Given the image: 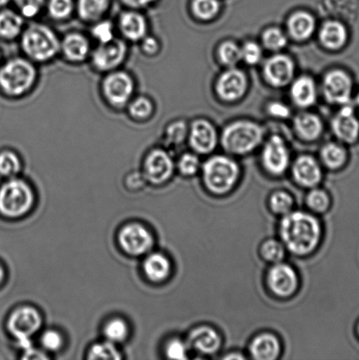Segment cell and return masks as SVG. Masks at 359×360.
<instances>
[{
    "mask_svg": "<svg viewBox=\"0 0 359 360\" xmlns=\"http://www.w3.org/2000/svg\"><path fill=\"white\" fill-rule=\"evenodd\" d=\"M200 165L199 158L195 155L186 153L183 155L178 161V169L182 174L191 176L198 171Z\"/></svg>",
    "mask_w": 359,
    "mask_h": 360,
    "instance_id": "bcb514c9",
    "label": "cell"
},
{
    "mask_svg": "<svg viewBox=\"0 0 359 360\" xmlns=\"http://www.w3.org/2000/svg\"><path fill=\"white\" fill-rule=\"evenodd\" d=\"M186 347L179 340H172L168 344L167 347V354L169 359H185L186 357Z\"/></svg>",
    "mask_w": 359,
    "mask_h": 360,
    "instance_id": "c3c4849f",
    "label": "cell"
},
{
    "mask_svg": "<svg viewBox=\"0 0 359 360\" xmlns=\"http://www.w3.org/2000/svg\"><path fill=\"white\" fill-rule=\"evenodd\" d=\"M73 10L72 0H49L48 11L53 19L62 20L70 17Z\"/></svg>",
    "mask_w": 359,
    "mask_h": 360,
    "instance_id": "74e56055",
    "label": "cell"
},
{
    "mask_svg": "<svg viewBox=\"0 0 359 360\" xmlns=\"http://www.w3.org/2000/svg\"><path fill=\"white\" fill-rule=\"evenodd\" d=\"M4 278V271L2 269V267L0 266V283H1Z\"/></svg>",
    "mask_w": 359,
    "mask_h": 360,
    "instance_id": "11a10c76",
    "label": "cell"
},
{
    "mask_svg": "<svg viewBox=\"0 0 359 360\" xmlns=\"http://www.w3.org/2000/svg\"><path fill=\"white\" fill-rule=\"evenodd\" d=\"M291 95L299 107L307 108L315 103L316 87L314 80L309 77H301L291 88Z\"/></svg>",
    "mask_w": 359,
    "mask_h": 360,
    "instance_id": "d4e9b609",
    "label": "cell"
},
{
    "mask_svg": "<svg viewBox=\"0 0 359 360\" xmlns=\"http://www.w3.org/2000/svg\"><path fill=\"white\" fill-rule=\"evenodd\" d=\"M357 103H358V107H359V93H358V96H357Z\"/></svg>",
    "mask_w": 359,
    "mask_h": 360,
    "instance_id": "6f0895ef",
    "label": "cell"
},
{
    "mask_svg": "<svg viewBox=\"0 0 359 360\" xmlns=\"http://www.w3.org/2000/svg\"><path fill=\"white\" fill-rule=\"evenodd\" d=\"M251 352L256 359H275L280 352V342L273 335H260L253 340L251 345Z\"/></svg>",
    "mask_w": 359,
    "mask_h": 360,
    "instance_id": "cb8c5ba5",
    "label": "cell"
},
{
    "mask_svg": "<svg viewBox=\"0 0 359 360\" xmlns=\"http://www.w3.org/2000/svg\"><path fill=\"white\" fill-rule=\"evenodd\" d=\"M91 34L100 44H107L115 40L114 25L109 20H98L91 30Z\"/></svg>",
    "mask_w": 359,
    "mask_h": 360,
    "instance_id": "ab89813d",
    "label": "cell"
},
{
    "mask_svg": "<svg viewBox=\"0 0 359 360\" xmlns=\"http://www.w3.org/2000/svg\"><path fill=\"white\" fill-rule=\"evenodd\" d=\"M135 82L129 73L112 70L102 82V93L112 107L122 108L131 101Z\"/></svg>",
    "mask_w": 359,
    "mask_h": 360,
    "instance_id": "52a82bcc",
    "label": "cell"
},
{
    "mask_svg": "<svg viewBox=\"0 0 359 360\" xmlns=\"http://www.w3.org/2000/svg\"><path fill=\"white\" fill-rule=\"evenodd\" d=\"M268 284L274 294L281 297H287L296 290L297 275L291 266L279 264L270 270Z\"/></svg>",
    "mask_w": 359,
    "mask_h": 360,
    "instance_id": "2e32d148",
    "label": "cell"
},
{
    "mask_svg": "<svg viewBox=\"0 0 359 360\" xmlns=\"http://www.w3.org/2000/svg\"><path fill=\"white\" fill-rule=\"evenodd\" d=\"M219 58L225 65L232 66L237 65L239 60L242 59L241 49L235 42L226 41L220 46Z\"/></svg>",
    "mask_w": 359,
    "mask_h": 360,
    "instance_id": "d590c367",
    "label": "cell"
},
{
    "mask_svg": "<svg viewBox=\"0 0 359 360\" xmlns=\"http://www.w3.org/2000/svg\"><path fill=\"white\" fill-rule=\"evenodd\" d=\"M332 129L336 136L342 142L354 143L359 137V120L353 108L344 105L332 122Z\"/></svg>",
    "mask_w": 359,
    "mask_h": 360,
    "instance_id": "e0dca14e",
    "label": "cell"
},
{
    "mask_svg": "<svg viewBox=\"0 0 359 360\" xmlns=\"http://www.w3.org/2000/svg\"><path fill=\"white\" fill-rule=\"evenodd\" d=\"M242 59H244L248 65H256L262 58V49L256 42H246L244 47L241 49Z\"/></svg>",
    "mask_w": 359,
    "mask_h": 360,
    "instance_id": "f6af8a7d",
    "label": "cell"
},
{
    "mask_svg": "<svg viewBox=\"0 0 359 360\" xmlns=\"http://www.w3.org/2000/svg\"><path fill=\"white\" fill-rule=\"evenodd\" d=\"M119 27L123 37L130 41H141L148 34L146 18L135 11H128L121 14Z\"/></svg>",
    "mask_w": 359,
    "mask_h": 360,
    "instance_id": "d6986e66",
    "label": "cell"
},
{
    "mask_svg": "<svg viewBox=\"0 0 359 360\" xmlns=\"http://www.w3.org/2000/svg\"><path fill=\"white\" fill-rule=\"evenodd\" d=\"M263 41L267 49L270 51H280L287 44V39L279 28L272 27L265 31Z\"/></svg>",
    "mask_w": 359,
    "mask_h": 360,
    "instance_id": "8d00e7d4",
    "label": "cell"
},
{
    "mask_svg": "<svg viewBox=\"0 0 359 360\" xmlns=\"http://www.w3.org/2000/svg\"><path fill=\"white\" fill-rule=\"evenodd\" d=\"M174 170V161L164 150H151L144 161V177L156 185L170 179Z\"/></svg>",
    "mask_w": 359,
    "mask_h": 360,
    "instance_id": "30bf717a",
    "label": "cell"
},
{
    "mask_svg": "<svg viewBox=\"0 0 359 360\" xmlns=\"http://www.w3.org/2000/svg\"><path fill=\"white\" fill-rule=\"evenodd\" d=\"M20 158L13 151L5 150L0 153V174L11 177L20 171Z\"/></svg>",
    "mask_w": 359,
    "mask_h": 360,
    "instance_id": "836d02e7",
    "label": "cell"
},
{
    "mask_svg": "<svg viewBox=\"0 0 359 360\" xmlns=\"http://www.w3.org/2000/svg\"><path fill=\"white\" fill-rule=\"evenodd\" d=\"M270 207L275 213L287 214L293 207V199L287 193L278 192L270 198Z\"/></svg>",
    "mask_w": 359,
    "mask_h": 360,
    "instance_id": "b9f144b4",
    "label": "cell"
},
{
    "mask_svg": "<svg viewBox=\"0 0 359 360\" xmlns=\"http://www.w3.org/2000/svg\"><path fill=\"white\" fill-rule=\"evenodd\" d=\"M9 0H0V7L6 6L8 3Z\"/></svg>",
    "mask_w": 359,
    "mask_h": 360,
    "instance_id": "9f6ffc18",
    "label": "cell"
},
{
    "mask_svg": "<svg viewBox=\"0 0 359 360\" xmlns=\"http://www.w3.org/2000/svg\"><path fill=\"white\" fill-rule=\"evenodd\" d=\"M268 111L270 115L279 118H287L290 115V109L287 108V105L279 103V102H273L270 104Z\"/></svg>",
    "mask_w": 359,
    "mask_h": 360,
    "instance_id": "816d5d0a",
    "label": "cell"
},
{
    "mask_svg": "<svg viewBox=\"0 0 359 360\" xmlns=\"http://www.w3.org/2000/svg\"><path fill=\"white\" fill-rule=\"evenodd\" d=\"M141 41H142L143 52L147 56H153L159 51V42L156 38L146 35Z\"/></svg>",
    "mask_w": 359,
    "mask_h": 360,
    "instance_id": "f907efd6",
    "label": "cell"
},
{
    "mask_svg": "<svg viewBox=\"0 0 359 360\" xmlns=\"http://www.w3.org/2000/svg\"><path fill=\"white\" fill-rule=\"evenodd\" d=\"M154 105L147 97L133 98L129 103V112L131 118L137 122H143L153 115Z\"/></svg>",
    "mask_w": 359,
    "mask_h": 360,
    "instance_id": "1f68e13d",
    "label": "cell"
},
{
    "mask_svg": "<svg viewBox=\"0 0 359 360\" xmlns=\"http://www.w3.org/2000/svg\"><path fill=\"white\" fill-rule=\"evenodd\" d=\"M119 242L126 253L139 256L150 250L153 245V238L143 226L131 224L122 229L119 235Z\"/></svg>",
    "mask_w": 359,
    "mask_h": 360,
    "instance_id": "8fae6325",
    "label": "cell"
},
{
    "mask_svg": "<svg viewBox=\"0 0 359 360\" xmlns=\"http://www.w3.org/2000/svg\"><path fill=\"white\" fill-rule=\"evenodd\" d=\"M185 136V125L184 122H178L172 123L167 130V139L168 143H181Z\"/></svg>",
    "mask_w": 359,
    "mask_h": 360,
    "instance_id": "7dc6e473",
    "label": "cell"
},
{
    "mask_svg": "<svg viewBox=\"0 0 359 360\" xmlns=\"http://www.w3.org/2000/svg\"><path fill=\"white\" fill-rule=\"evenodd\" d=\"M105 335L112 343H119L128 336V326L121 319L112 320L105 328Z\"/></svg>",
    "mask_w": 359,
    "mask_h": 360,
    "instance_id": "f35d334b",
    "label": "cell"
},
{
    "mask_svg": "<svg viewBox=\"0 0 359 360\" xmlns=\"http://www.w3.org/2000/svg\"><path fill=\"white\" fill-rule=\"evenodd\" d=\"M24 359H47L41 354V352L33 350V349H30V350L26 351V356H25Z\"/></svg>",
    "mask_w": 359,
    "mask_h": 360,
    "instance_id": "db71d44e",
    "label": "cell"
},
{
    "mask_svg": "<svg viewBox=\"0 0 359 360\" xmlns=\"http://www.w3.org/2000/svg\"><path fill=\"white\" fill-rule=\"evenodd\" d=\"M348 32L344 25L339 21H328L320 31V40L326 49L339 51L346 44Z\"/></svg>",
    "mask_w": 359,
    "mask_h": 360,
    "instance_id": "603a6c76",
    "label": "cell"
},
{
    "mask_svg": "<svg viewBox=\"0 0 359 360\" xmlns=\"http://www.w3.org/2000/svg\"><path fill=\"white\" fill-rule=\"evenodd\" d=\"M60 51L63 52L65 58L70 62H83L91 51L90 42L83 34H69L61 41Z\"/></svg>",
    "mask_w": 359,
    "mask_h": 360,
    "instance_id": "ffe728a7",
    "label": "cell"
},
{
    "mask_svg": "<svg viewBox=\"0 0 359 360\" xmlns=\"http://www.w3.org/2000/svg\"><path fill=\"white\" fill-rule=\"evenodd\" d=\"M41 326L40 314L37 310L28 307L17 309L12 314L8 321V329L18 340L30 338L32 335L37 333Z\"/></svg>",
    "mask_w": 359,
    "mask_h": 360,
    "instance_id": "4fadbf2b",
    "label": "cell"
},
{
    "mask_svg": "<svg viewBox=\"0 0 359 360\" xmlns=\"http://www.w3.org/2000/svg\"><path fill=\"white\" fill-rule=\"evenodd\" d=\"M353 82L344 70H335L327 73L323 80V93L330 103L346 105L353 96Z\"/></svg>",
    "mask_w": 359,
    "mask_h": 360,
    "instance_id": "ba28073f",
    "label": "cell"
},
{
    "mask_svg": "<svg viewBox=\"0 0 359 360\" xmlns=\"http://www.w3.org/2000/svg\"><path fill=\"white\" fill-rule=\"evenodd\" d=\"M287 25L292 37L299 41L311 37L315 30L314 17L305 12L294 13L288 20Z\"/></svg>",
    "mask_w": 359,
    "mask_h": 360,
    "instance_id": "484cf974",
    "label": "cell"
},
{
    "mask_svg": "<svg viewBox=\"0 0 359 360\" xmlns=\"http://www.w3.org/2000/svg\"><path fill=\"white\" fill-rule=\"evenodd\" d=\"M217 139L216 130L209 122L197 120L192 123L190 143L197 153H211L216 146Z\"/></svg>",
    "mask_w": 359,
    "mask_h": 360,
    "instance_id": "ac0fdd59",
    "label": "cell"
},
{
    "mask_svg": "<svg viewBox=\"0 0 359 360\" xmlns=\"http://www.w3.org/2000/svg\"><path fill=\"white\" fill-rule=\"evenodd\" d=\"M248 87L247 77L240 70L231 69L221 76L217 93L224 101H234L244 96Z\"/></svg>",
    "mask_w": 359,
    "mask_h": 360,
    "instance_id": "9a60e30c",
    "label": "cell"
},
{
    "mask_svg": "<svg viewBox=\"0 0 359 360\" xmlns=\"http://www.w3.org/2000/svg\"><path fill=\"white\" fill-rule=\"evenodd\" d=\"M20 15L32 19L40 13L44 5V0H15Z\"/></svg>",
    "mask_w": 359,
    "mask_h": 360,
    "instance_id": "7bdbcfd3",
    "label": "cell"
},
{
    "mask_svg": "<svg viewBox=\"0 0 359 360\" xmlns=\"http://www.w3.org/2000/svg\"><path fill=\"white\" fill-rule=\"evenodd\" d=\"M280 233L285 245L292 252L306 255L318 245L321 228L312 215L296 212L283 219Z\"/></svg>",
    "mask_w": 359,
    "mask_h": 360,
    "instance_id": "6da1fadb",
    "label": "cell"
},
{
    "mask_svg": "<svg viewBox=\"0 0 359 360\" xmlns=\"http://www.w3.org/2000/svg\"><path fill=\"white\" fill-rule=\"evenodd\" d=\"M322 160L327 167L333 170L339 169L346 163V150L339 143H330L322 148Z\"/></svg>",
    "mask_w": 359,
    "mask_h": 360,
    "instance_id": "4dcf8cb0",
    "label": "cell"
},
{
    "mask_svg": "<svg viewBox=\"0 0 359 360\" xmlns=\"http://www.w3.org/2000/svg\"><path fill=\"white\" fill-rule=\"evenodd\" d=\"M128 54V47L124 41L112 40L102 44L95 49L91 56L93 65L102 72H111L122 65Z\"/></svg>",
    "mask_w": 359,
    "mask_h": 360,
    "instance_id": "9c48e42d",
    "label": "cell"
},
{
    "mask_svg": "<svg viewBox=\"0 0 359 360\" xmlns=\"http://www.w3.org/2000/svg\"><path fill=\"white\" fill-rule=\"evenodd\" d=\"M37 79V70L27 59H11L0 68V89L9 96L20 97L27 94Z\"/></svg>",
    "mask_w": 359,
    "mask_h": 360,
    "instance_id": "3957f363",
    "label": "cell"
},
{
    "mask_svg": "<svg viewBox=\"0 0 359 360\" xmlns=\"http://www.w3.org/2000/svg\"><path fill=\"white\" fill-rule=\"evenodd\" d=\"M207 188L216 193L228 192L239 176L238 165L230 158L219 156L210 158L203 168Z\"/></svg>",
    "mask_w": 359,
    "mask_h": 360,
    "instance_id": "8992f818",
    "label": "cell"
},
{
    "mask_svg": "<svg viewBox=\"0 0 359 360\" xmlns=\"http://www.w3.org/2000/svg\"><path fill=\"white\" fill-rule=\"evenodd\" d=\"M263 163L270 174H282L289 165V153L284 140L279 136L270 137L263 150Z\"/></svg>",
    "mask_w": 359,
    "mask_h": 360,
    "instance_id": "7c38bea8",
    "label": "cell"
},
{
    "mask_svg": "<svg viewBox=\"0 0 359 360\" xmlns=\"http://www.w3.org/2000/svg\"><path fill=\"white\" fill-rule=\"evenodd\" d=\"M122 1L130 8L140 9L150 6L155 0H122Z\"/></svg>",
    "mask_w": 359,
    "mask_h": 360,
    "instance_id": "f5cc1de1",
    "label": "cell"
},
{
    "mask_svg": "<svg viewBox=\"0 0 359 360\" xmlns=\"http://www.w3.org/2000/svg\"><path fill=\"white\" fill-rule=\"evenodd\" d=\"M294 125L299 135L307 141L318 139L323 129L318 116L308 112L298 115L295 119Z\"/></svg>",
    "mask_w": 359,
    "mask_h": 360,
    "instance_id": "4316f807",
    "label": "cell"
},
{
    "mask_svg": "<svg viewBox=\"0 0 359 360\" xmlns=\"http://www.w3.org/2000/svg\"><path fill=\"white\" fill-rule=\"evenodd\" d=\"M263 74L267 82L272 86L277 87L287 86L294 77V62L287 56H274L266 63Z\"/></svg>",
    "mask_w": 359,
    "mask_h": 360,
    "instance_id": "5bb4252c",
    "label": "cell"
},
{
    "mask_svg": "<svg viewBox=\"0 0 359 360\" xmlns=\"http://www.w3.org/2000/svg\"><path fill=\"white\" fill-rule=\"evenodd\" d=\"M60 47L58 35L46 25H31L21 37V48L32 61L48 62L58 54Z\"/></svg>",
    "mask_w": 359,
    "mask_h": 360,
    "instance_id": "7a4b0ae2",
    "label": "cell"
},
{
    "mask_svg": "<svg viewBox=\"0 0 359 360\" xmlns=\"http://www.w3.org/2000/svg\"><path fill=\"white\" fill-rule=\"evenodd\" d=\"M192 10L200 20L213 19L220 11L219 0H192Z\"/></svg>",
    "mask_w": 359,
    "mask_h": 360,
    "instance_id": "d6a6232c",
    "label": "cell"
},
{
    "mask_svg": "<svg viewBox=\"0 0 359 360\" xmlns=\"http://www.w3.org/2000/svg\"><path fill=\"white\" fill-rule=\"evenodd\" d=\"M308 207L315 212H323L328 210L329 206V198L325 191H312L308 196Z\"/></svg>",
    "mask_w": 359,
    "mask_h": 360,
    "instance_id": "ee69618b",
    "label": "cell"
},
{
    "mask_svg": "<svg viewBox=\"0 0 359 360\" xmlns=\"http://www.w3.org/2000/svg\"><path fill=\"white\" fill-rule=\"evenodd\" d=\"M357 331H358V337H359V323L358 324Z\"/></svg>",
    "mask_w": 359,
    "mask_h": 360,
    "instance_id": "680465c9",
    "label": "cell"
},
{
    "mask_svg": "<svg viewBox=\"0 0 359 360\" xmlns=\"http://www.w3.org/2000/svg\"><path fill=\"white\" fill-rule=\"evenodd\" d=\"M41 343L49 351H56L61 348L63 344L62 337L56 331L49 330L44 334Z\"/></svg>",
    "mask_w": 359,
    "mask_h": 360,
    "instance_id": "681fc988",
    "label": "cell"
},
{
    "mask_svg": "<svg viewBox=\"0 0 359 360\" xmlns=\"http://www.w3.org/2000/svg\"><path fill=\"white\" fill-rule=\"evenodd\" d=\"M262 255L270 262H280L285 256V250L280 242L276 240H269L263 243Z\"/></svg>",
    "mask_w": 359,
    "mask_h": 360,
    "instance_id": "60d3db41",
    "label": "cell"
},
{
    "mask_svg": "<svg viewBox=\"0 0 359 360\" xmlns=\"http://www.w3.org/2000/svg\"><path fill=\"white\" fill-rule=\"evenodd\" d=\"M109 0H79L77 12L87 22L100 20L108 8Z\"/></svg>",
    "mask_w": 359,
    "mask_h": 360,
    "instance_id": "f546056e",
    "label": "cell"
},
{
    "mask_svg": "<svg viewBox=\"0 0 359 360\" xmlns=\"http://www.w3.org/2000/svg\"><path fill=\"white\" fill-rule=\"evenodd\" d=\"M143 268L150 281L159 282L168 277L171 264L167 257L160 253H154L147 257Z\"/></svg>",
    "mask_w": 359,
    "mask_h": 360,
    "instance_id": "83f0119b",
    "label": "cell"
},
{
    "mask_svg": "<svg viewBox=\"0 0 359 360\" xmlns=\"http://www.w3.org/2000/svg\"><path fill=\"white\" fill-rule=\"evenodd\" d=\"M23 17L10 10L0 12V37L12 40L22 33Z\"/></svg>",
    "mask_w": 359,
    "mask_h": 360,
    "instance_id": "f1b7e54d",
    "label": "cell"
},
{
    "mask_svg": "<svg viewBox=\"0 0 359 360\" xmlns=\"http://www.w3.org/2000/svg\"><path fill=\"white\" fill-rule=\"evenodd\" d=\"M34 193L26 182L12 179L0 188V212L6 217H19L30 210Z\"/></svg>",
    "mask_w": 359,
    "mask_h": 360,
    "instance_id": "5b68a950",
    "label": "cell"
},
{
    "mask_svg": "<svg viewBox=\"0 0 359 360\" xmlns=\"http://www.w3.org/2000/svg\"><path fill=\"white\" fill-rule=\"evenodd\" d=\"M293 174L295 180L304 186L318 185L322 179V171L318 162L309 156H302L295 161Z\"/></svg>",
    "mask_w": 359,
    "mask_h": 360,
    "instance_id": "44dd1931",
    "label": "cell"
},
{
    "mask_svg": "<svg viewBox=\"0 0 359 360\" xmlns=\"http://www.w3.org/2000/svg\"><path fill=\"white\" fill-rule=\"evenodd\" d=\"M262 139L261 127L252 122L240 121L232 123L225 129L221 143L228 153L245 154L258 147Z\"/></svg>",
    "mask_w": 359,
    "mask_h": 360,
    "instance_id": "277c9868",
    "label": "cell"
},
{
    "mask_svg": "<svg viewBox=\"0 0 359 360\" xmlns=\"http://www.w3.org/2000/svg\"><path fill=\"white\" fill-rule=\"evenodd\" d=\"M88 359L118 360L121 359V355L112 342L109 341L93 345Z\"/></svg>",
    "mask_w": 359,
    "mask_h": 360,
    "instance_id": "e575fe53",
    "label": "cell"
},
{
    "mask_svg": "<svg viewBox=\"0 0 359 360\" xmlns=\"http://www.w3.org/2000/svg\"><path fill=\"white\" fill-rule=\"evenodd\" d=\"M189 341L193 349L205 354H214L221 345L220 337L216 331L206 326L193 330L190 335Z\"/></svg>",
    "mask_w": 359,
    "mask_h": 360,
    "instance_id": "7402d4cb",
    "label": "cell"
}]
</instances>
